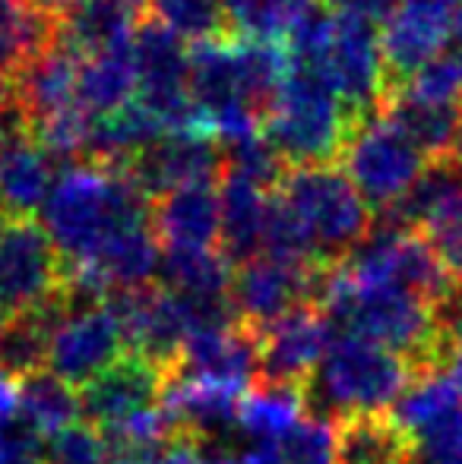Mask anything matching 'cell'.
Returning a JSON list of instances; mask_svg holds the SVG:
<instances>
[{"label": "cell", "mask_w": 462, "mask_h": 464, "mask_svg": "<svg viewBox=\"0 0 462 464\" xmlns=\"http://www.w3.org/2000/svg\"><path fill=\"white\" fill-rule=\"evenodd\" d=\"M152 221V199L123 165L76 161L57 174L38 225L57 246L64 266L93 263L117 234Z\"/></svg>", "instance_id": "cell-1"}, {"label": "cell", "mask_w": 462, "mask_h": 464, "mask_svg": "<svg viewBox=\"0 0 462 464\" xmlns=\"http://www.w3.org/2000/svg\"><path fill=\"white\" fill-rule=\"evenodd\" d=\"M320 310L327 313L336 335L361 338V342L396 351L412 361L418 376L440 370L431 304L418 294L402 291L396 285L355 281L333 266L323 285Z\"/></svg>", "instance_id": "cell-2"}, {"label": "cell", "mask_w": 462, "mask_h": 464, "mask_svg": "<svg viewBox=\"0 0 462 464\" xmlns=\"http://www.w3.org/2000/svg\"><path fill=\"white\" fill-rule=\"evenodd\" d=\"M295 67L333 89L355 121L383 108L389 73L383 61L380 29L346 10H323L289 44Z\"/></svg>", "instance_id": "cell-3"}, {"label": "cell", "mask_w": 462, "mask_h": 464, "mask_svg": "<svg viewBox=\"0 0 462 464\" xmlns=\"http://www.w3.org/2000/svg\"><path fill=\"white\" fill-rule=\"evenodd\" d=\"M415 376L418 372L408 357L361 338L336 335L327 357L304 385V408L333 423L349 417L389 414Z\"/></svg>", "instance_id": "cell-4"}, {"label": "cell", "mask_w": 462, "mask_h": 464, "mask_svg": "<svg viewBox=\"0 0 462 464\" xmlns=\"http://www.w3.org/2000/svg\"><path fill=\"white\" fill-rule=\"evenodd\" d=\"M276 189L317 266H339L374 227L370 206L336 165L289 168Z\"/></svg>", "instance_id": "cell-5"}, {"label": "cell", "mask_w": 462, "mask_h": 464, "mask_svg": "<svg viewBox=\"0 0 462 464\" xmlns=\"http://www.w3.org/2000/svg\"><path fill=\"white\" fill-rule=\"evenodd\" d=\"M355 117L333 89L291 67L263 121V136L289 168L329 165L346 149Z\"/></svg>", "instance_id": "cell-6"}, {"label": "cell", "mask_w": 462, "mask_h": 464, "mask_svg": "<svg viewBox=\"0 0 462 464\" xmlns=\"http://www.w3.org/2000/svg\"><path fill=\"white\" fill-rule=\"evenodd\" d=\"M339 161L374 218L393 212L431 168L425 149L387 111H374L351 127Z\"/></svg>", "instance_id": "cell-7"}, {"label": "cell", "mask_w": 462, "mask_h": 464, "mask_svg": "<svg viewBox=\"0 0 462 464\" xmlns=\"http://www.w3.org/2000/svg\"><path fill=\"white\" fill-rule=\"evenodd\" d=\"M64 276L67 266L38 218H0V319L48 306Z\"/></svg>", "instance_id": "cell-8"}, {"label": "cell", "mask_w": 462, "mask_h": 464, "mask_svg": "<svg viewBox=\"0 0 462 464\" xmlns=\"http://www.w3.org/2000/svg\"><path fill=\"white\" fill-rule=\"evenodd\" d=\"M329 269L333 266L279 256H257L238 266L231 281V304L241 325L263 332L301 306H320Z\"/></svg>", "instance_id": "cell-9"}, {"label": "cell", "mask_w": 462, "mask_h": 464, "mask_svg": "<svg viewBox=\"0 0 462 464\" xmlns=\"http://www.w3.org/2000/svg\"><path fill=\"white\" fill-rule=\"evenodd\" d=\"M462 0H399L380 25L383 61L389 86L418 73L425 63L440 57L457 38Z\"/></svg>", "instance_id": "cell-10"}, {"label": "cell", "mask_w": 462, "mask_h": 464, "mask_svg": "<svg viewBox=\"0 0 462 464\" xmlns=\"http://www.w3.org/2000/svg\"><path fill=\"white\" fill-rule=\"evenodd\" d=\"M127 351L121 319L114 316L112 304L86 306V310L67 313L51 329L48 342V370L70 385L93 382L99 372L114 367Z\"/></svg>", "instance_id": "cell-11"}, {"label": "cell", "mask_w": 462, "mask_h": 464, "mask_svg": "<svg viewBox=\"0 0 462 464\" xmlns=\"http://www.w3.org/2000/svg\"><path fill=\"white\" fill-rule=\"evenodd\" d=\"M260 335V379L270 385H291L301 389L327 357L336 332L320 306H301L285 319L272 323Z\"/></svg>", "instance_id": "cell-12"}, {"label": "cell", "mask_w": 462, "mask_h": 464, "mask_svg": "<svg viewBox=\"0 0 462 464\" xmlns=\"http://www.w3.org/2000/svg\"><path fill=\"white\" fill-rule=\"evenodd\" d=\"M168 372L140 354H123L114 367L80 389V417L95 430H112L165 401Z\"/></svg>", "instance_id": "cell-13"}, {"label": "cell", "mask_w": 462, "mask_h": 464, "mask_svg": "<svg viewBox=\"0 0 462 464\" xmlns=\"http://www.w3.org/2000/svg\"><path fill=\"white\" fill-rule=\"evenodd\" d=\"M123 168L155 202L181 187L216 184L225 174V155L222 142L210 133H168Z\"/></svg>", "instance_id": "cell-14"}, {"label": "cell", "mask_w": 462, "mask_h": 464, "mask_svg": "<svg viewBox=\"0 0 462 464\" xmlns=\"http://www.w3.org/2000/svg\"><path fill=\"white\" fill-rule=\"evenodd\" d=\"M172 376L251 392L260 379V335L241 323L229 329L193 332L181 348V361Z\"/></svg>", "instance_id": "cell-15"}, {"label": "cell", "mask_w": 462, "mask_h": 464, "mask_svg": "<svg viewBox=\"0 0 462 464\" xmlns=\"http://www.w3.org/2000/svg\"><path fill=\"white\" fill-rule=\"evenodd\" d=\"M241 392L222 385L168 376L165 408L172 411L181 436L193 442H231L241 433Z\"/></svg>", "instance_id": "cell-16"}, {"label": "cell", "mask_w": 462, "mask_h": 464, "mask_svg": "<svg viewBox=\"0 0 462 464\" xmlns=\"http://www.w3.org/2000/svg\"><path fill=\"white\" fill-rule=\"evenodd\" d=\"M152 227L159 240L174 250L216 246L222 234V199L216 184L181 187L152 202Z\"/></svg>", "instance_id": "cell-17"}, {"label": "cell", "mask_w": 462, "mask_h": 464, "mask_svg": "<svg viewBox=\"0 0 462 464\" xmlns=\"http://www.w3.org/2000/svg\"><path fill=\"white\" fill-rule=\"evenodd\" d=\"M140 23L133 0H76L57 16V42L80 57L105 54L133 42Z\"/></svg>", "instance_id": "cell-18"}, {"label": "cell", "mask_w": 462, "mask_h": 464, "mask_svg": "<svg viewBox=\"0 0 462 464\" xmlns=\"http://www.w3.org/2000/svg\"><path fill=\"white\" fill-rule=\"evenodd\" d=\"M80 67L83 57L54 42L44 54L25 63L19 73H13L16 76V104L29 117V123L74 108L76 89H80Z\"/></svg>", "instance_id": "cell-19"}, {"label": "cell", "mask_w": 462, "mask_h": 464, "mask_svg": "<svg viewBox=\"0 0 462 464\" xmlns=\"http://www.w3.org/2000/svg\"><path fill=\"white\" fill-rule=\"evenodd\" d=\"M219 199H222V234H219L222 246L219 250L225 253V259L231 266H244L251 259L263 256L266 227H270L272 212L270 189L222 174Z\"/></svg>", "instance_id": "cell-20"}, {"label": "cell", "mask_w": 462, "mask_h": 464, "mask_svg": "<svg viewBox=\"0 0 462 464\" xmlns=\"http://www.w3.org/2000/svg\"><path fill=\"white\" fill-rule=\"evenodd\" d=\"M54 159L38 146L32 133L19 136L0 152V215L4 218H32L42 212L54 187Z\"/></svg>", "instance_id": "cell-21"}, {"label": "cell", "mask_w": 462, "mask_h": 464, "mask_svg": "<svg viewBox=\"0 0 462 464\" xmlns=\"http://www.w3.org/2000/svg\"><path fill=\"white\" fill-rule=\"evenodd\" d=\"M222 10L234 38L289 48L320 13V0H222Z\"/></svg>", "instance_id": "cell-22"}, {"label": "cell", "mask_w": 462, "mask_h": 464, "mask_svg": "<svg viewBox=\"0 0 462 464\" xmlns=\"http://www.w3.org/2000/svg\"><path fill=\"white\" fill-rule=\"evenodd\" d=\"M136 98V61L133 42L123 48H112L105 54L83 57L80 89L76 104L86 108L93 117H108L114 111L127 108Z\"/></svg>", "instance_id": "cell-23"}, {"label": "cell", "mask_w": 462, "mask_h": 464, "mask_svg": "<svg viewBox=\"0 0 462 464\" xmlns=\"http://www.w3.org/2000/svg\"><path fill=\"white\" fill-rule=\"evenodd\" d=\"M339 464H402L415 461L412 433L393 414H368L339 420Z\"/></svg>", "instance_id": "cell-24"}, {"label": "cell", "mask_w": 462, "mask_h": 464, "mask_svg": "<svg viewBox=\"0 0 462 464\" xmlns=\"http://www.w3.org/2000/svg\"><path fill=\"white\" fill-rule=\"evenodd\" d=\"M162 287L193 300H225L231 297L234 266L222 250L203 246V250H174L168 246L162 256Z\"/></svg>", "instance_id": "cell-25"}, {"label": "cell", "mask_w": 462, "mask_h": 464, "mask_svg": "<svg viewBox=\"0 0 462 464\" xmlns=\"http://www.w3.org/2000/svg\"><path fill=\"white\" fill-rule=\"evenodd\" d=\"M57 42V19L35 0H0V67L19 73Z\"/></svg>", "instance_id": "cell-26"}, {"label": "cell", "mask_w": 462, "mask_h": 464, "mask_svg": "<svg viewBox=\"0 0 462 464\" xmlns=\"http://www.w3.org/2000/svg\"><path fill=\"white\" fill-rule=\"evenodd\" d=\"M16 414L32 430L51 440V436L70 430L80 417V392L51 370L23 379L16 389Z\"/></svg>", "instance_id": "cell-27"}, {"label": "cell", "mask_w": 462, "mask_h": 464, "mask_svg": "<svg viewBox=\"0 0 462 464\" xmlns=\"http://www.w3.org/2000/svg\"><path fill=\"white\" fill-rule=\"evenodd\" d=\"M304 392L291 385L257 382L241 401V436L260 442H279L301 420Z\"/></svg>", "instance_id": "cell-28"}, {"label": "cell", "mask_w": 462, "mask_h": 464, "mask_svg": "<svg viewBox=\"0 0 462 464\" xmlns=\"http://www.w3.org/2000/svg\"><path fill=\"white\" fill-rule=\"evenodd\" d=\"M459 408H462V385L447 370H437L415 379L389 414L396 417V423L406 433L415 436Z\"/></svg>", "instance_id": "cell-29"}, {"label": "cell", "mask_w": 462, "mask_h": 464, "mask_svg": "<svg viewBox=\"0 0 462 464\" xmlns=\"http://www.w3.org/2000/svg\"><path fill=\"white\" fill-rule=\"evenodd\" d=\"M48 342L51 329L38 313L0 319V372L23 382L48 370Z\"/></svg>", "instance_id": "cell-30"}, {"label": "cell", "mask_w": 462, "mask_h": 464, "mask_svg": "<svg viewBox=\"0 0 462 464\" xmlns=\"http://www.w3.org/2000/svg\"><path fill=\"white\" fill-rule=\"evenodd\" d=\"M389 92L421 104H434V108H462V48L459 44L447 48L440 57L425 63L418 73L389 86Z\"/></svg>", "instance_id": "cell-31"}, {"label": "cell", "mask_w": 462, "mask_h": 464, "mask_svg": "<svg viewBox=\"0 0 462 464\" xmlns=\"http://www.w3.org/2000/svg\"><path fill=\"white\" fill-rule=\"evenodd\" d=\"M152 19L191 44L212 42L229 32L222 0H152Z\"/></svg>", "instance_id": "cell-32"}, {"label": "cell", "mask_w": 462, "mask_h": 464, "mask_svg": "<svg viewBox=\"0 0 462 464\" xmlns=\"http://www.w3.org/2000/svg\"><path fill=\"white\" fill-rule=\"evenodd\" d=\"M95 121L86 108L74 104V108L51 114L44 121L32 123L35 127V140L51 159H83L89 161L93 155V136H95Z\"/></svg>", "instance_id": "cell-33"}, {"label": "cell", "mask_w": 462, "mask_h": 464, "mask_svg": "<svg viewBox=\"0 0 462 464\" xmlns=\"http://www.w3.org/2000/svg\"><path fill=\"white\" fill-rule=\"evenodd\" d=\"M279 464H339V427L323 417H301L276 442Z\"/></svg>", "instance_id": "cell-34"}, {"label": "cell", "mask_w": 462, "mask_h": 464, "mask_svg": "<svg viewBox=\"0 0 462 464\" xmlns=\"http://www.w3.org/2000/svg\"><path fill=\"white\" fill-rule=\"evenodd\" d=\"M222 155H225V174L229 178H241L247 184H257L263 189L279 187L285 178V161L279 159V152L270 146V140L263 133L251 136L244 142H234V146H225Z\"/></svg>", "instance_id": "cell-35"}, {"label": "cell", "mask_w": 462, "mask_h": 464, "mask_svg": "<svg viewBox=\"0 0 462 464\" xmlns=\"http://www.w3.org/2000/svg\"><path fill=\"white\" fill-rule=\"evenodd\" d=\"M431 246L437 250L447 276L453 285H462V189L450 196L444 206L434 212V218L421 227Z\"/></svg>", "instance_id": "cell-36"}, {"label": "cell", "mask_w": 462, "mask_h": 464, "mask_svg": "<svg viewBox=\"0 0 462 464\" xmlns=\"http://www.w3.org/2000/svg\"><path fill=\"white\" fill-rule=\"evenodd\" d=\"M44 464H114L105 446V436L89 423H74L64 433L48 440Z\"/></svg>", "instance_id": "cell-37"}, {"label": "cell", "mask_w": 462, "mask_h": 464, "mask_svg": "<svg viewBox=\"0 0 462 464\" xmlns=\"http://www.w3.org/2000/svg\"><path fill=\"white\" fill-rule=\"evenodd\" d=\"M434 344H437L440 370L462 357V285H450V291L431 304Z\"/></svg>", "instance_id": "cell-38"}, {"label": "cell", "mask_w": 462, "mask_h": 464, "mask_svg": "<svg viewBox=\"0 0 462 464\" xmlns=\"http://www.w3.org/2000/svg\"><path fill=\"white\" fill-rule=\"evenodd\" d=\"M29 127H32L29 117L23 114V108H19L16 102L0 108V152H4L6 146H13L19 136L29 133Z\"/></svg>", "instance_id": "cell-39"}, {"label": "cell", "mask_w": 462, "mask_h": 464, "mask_svg": "<svg viewBox=\"0 0 462 464\" xmlns=\"http://www.w3.org/2000/svg\"><path fill=\"white\" fill-rule=\"evenodd\" d=\"M16 389H19L16 379H10L6 372H0V423H4L6 417L16 414Z\"/></svg>", "instance_id": "cell-40"}, {"label": "cell", "mask_w": 462, "mask_h": 464, "mask_svg": "<svg viewBox=\"0 0 462 464\" xmlns=\"http://www.w3.org/2000/svg\"><path fill=\"white\" fill-rule=\"evenodd\" d=\"M447 161L462 174V108L457 117V130H453V142H450V152H447Z\"/></svg>", "instance_id": "cell-41"}, {"label": "cell", "mask_w": 462, "mask_h": 464, "mask_svg": "<svg viewBox=\"0 0 462 464\" xmlns=\"http://www.w3.org/2000/svg\"><path fill=\"white\" fill-rule=\"evenodd\" d=\"M13 102H16V76L0 67V108H6Z\"/></svg>", "instance_id": "cell-42"}, {"label": "cell", "mask_w": 462, "mask_h": 464, "mask_svg": "<svg viewBox=\"0 0 462 464\" xmlns=\"http://www.w3.org/2000/svg\"><path fill=\"white\" fill-rule=\"evenodd\" d=\"M35 4L42 6L44 13H51V16L57 19V16H61L64 10H70V6H74L76 0H35Z\"/></svg>", "instance_id": "cell-43"}, {"label": "cell", "mask_w": 462, "mask_h": 464, "mask_svg": "<svg viewBox=\"0 0 462 464\" xmlns=\"http://www.w3.org/2000/svg\"><path fill=\"white\" fill-rule=\"evenodd\" d=\"M457 42H459V48H462V13H459V25H457Z\"/></svg>", "instance_id": "cell-44"}, {"label": "cell", "mask_w": 462, "mask_h": 464, "mask_svg": "<svg viewBox=\"0 0 462 464\" xmlns=\"http://www.w3.org/2000/svg\"><path fill=\"white\" fill-rule=\"evenodd\" d=\"M114 464H146V461H114Z\"/></svg>", "instance_id": "cell-45"}, {"label": "cell", "mask_w": 462, "mask_h": 464, "mask_svg": "<svg viewBox=\"0 0 462 464\" xmlns=\"http://www.w3.org/2000/svg\"><path fill=\"white\" fill-rule=\"evenodd\" d=\"M402 464H418V461H402Z\"/></svg>", "instance_id": "cell-46"}, {"label": "cell", "mask_w": 462, "mask_h": 464, "mask_svg": "<svg viewBox=\"0 0 462 464\" xmlns=\"http://www.w3.org/2000/svg\"><path fill=\"white\" fill-rule=\"evenodd\" d=\"M133 4H140V0H133Z\"/></svg>", "instance_id": "cell-47"}]
</instances>
